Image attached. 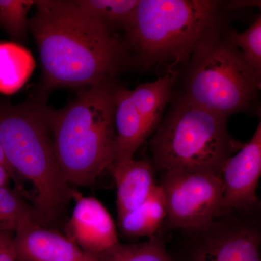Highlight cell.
<instances>
[{
	"label": "cell",
	"mask_w": 261,
	"mask_h": 261,
	"mask_svg": "<svg viewBox=\"0 0 261 261\" xmlns=\"http://www.w3.org/2000/svg\"><path fill=\"white\" fill-rule=\"evenodd\" d=\"M81 10L110 29L126 31L135 16L140 0H77Z\"/></svg>",
	"instance_id": "cell-16"
},
{
	"label": "cell",
	"mask_w": 261,
	"mask_h": 261,
	"mask_svg": "<svg viewBox=\"0 0 261 261\" xmlns=\"http://www.w3.org/2000/svg\"><path fill=\"white\" fill-rule=\"evenodd\" d=\"M0 166H5V167L10 168L12 171H13L12 168L10 167L8 160H7L6 156H5V152L4 150H3L1 144H0ZM13 172H14V171H13Z\"/></svg>",
	"instance_id": "cell-24"
},
{
	"label": "cell",
	"mask_w": 261,
	"mask_h": 261,
	"mask_svg": "<svg viewBox=\"0 0 261 261\" xmlns=\"http://www.w3.org/2000/svg\"><path fill=\"white\" fill-rule=\"evenodd\" d=\"M118 219L142 205L158 186L154 168L145 160L132 159L113 164Z\"/></svg>",
	"instance_id": "cell-13"
},
{
	"label": "cell",
	"mask_w": 261,
	"mask_h": 261,
	"mask_svg": "<svg viewBox=\"0 0 261 261\" xmlns=\"http://www.w3.org/2000/svg\"><path fill=\"white\" fill-rule=\"evenodd\" d=\"M168 226L191 231L205 227L221 214L224 187L221 175L200 171L163 173Z\"/></svg>",
	"instance_id": "cell-8"
},
{
	"label": "cell",
	"mask_w": 261,
	"mask_h": 261,
	"mask_svg": "<svg viewBox=\"0 0 261 261\" xmlns=\"http://www.w3.org/2000/svg\"><path fill=\"white\" fill-rule=\"evenodd\" d=\"M185 65L176 93L227 119L236 113L258 115L260 90L227 29L204 42Z\"/></svg>",
	"instance_id": "cell-6"
},
{
	"label": "cell",
	"mask_w": 261,
	"mask_h": 261,
	"mask_svg": "<svg viewBox=\"0 0 261 261\" xmlns=\"http://www.w3.org/2000/svg\"><path fill=\"white\" fill-rule=\"evenodd\" d=\"M29 20L42 68V92L114 81L126 61V44L74 1H35Z\"/></svg>",
	"instance_id": "cell-1"
},
{
	"label": "cell",
	"mask_w": 261,
	"mask_h": 261,
	"mask_svg": "<svg viewBox=\"0 0 261 261\" xmlns=\"http://www.w3.org/2000/svg\"><path fill=\"white\" fill-rule=\"evenodd\" d=\"M225 3L140 0L125 31L127 47L145 68L185 65L204 42L224 30Z\"/></svg>",
	"instance_id": "cell-3"
},
{
	"label": "cell",
	"mask_w": 261,
	"mask_h": 261,
	"mask_svg": "<svg viewBox=\"0 0 261 261\" xmlns=\"http://www.w3.org/2000/svg\"><path fill=\"white\" fill-rule=\"evenodd\" d=\"M225 8L228 12L248 8H256L261 10V0H233L226 2Z\"/></svg>",
	"instance_id": "cell-22"
},
{
	"label": "cell",
	"mask_w": 261,
	"mask_h": 261,
	"mask_svg": "<svg viewBox=\"0 0 261 261\" xmlns=\"http://www.w3.org/2000/svg\"><path fill=\"white\" fill-rule=\"evenodd\" d=\"M227 120L174 92L151 140L154 169L221 175L245 145L228 133Z\"/></svg>",
	"instance_id": "cell-5"
},
{
	"label": "cell",
	"mask_w": 261,
	"mask_h": 261,
	"mask_svg": "<svg viewBox=\"0 0 261 261\" xmlns=\"http://www.w3.org/2000/svg\"><path fill=\"white\" fill-rule=\"evenodd\" d=\"M14 173L10 168L0 166V188L8 186L10 178L14 175Z\"/></svg>",
	"instance_id": "cell-23"
},
{
	"label": "cell",
	"mask_w": 261,
	"mask_h": 261,
	"mask_svg": "<svg viewBox=\"0 0 261 261\" xmlns=\"http://www.w3.org/2000/svg\"><path fill=\"white\" fill-rule=\"evenodd\" d=\"M0 261H18L10 231H0Z\"/></svg>",
	"instance_id": "cell-21"
},
{
	"label": "cell",
	"mask_w": 261,
	"mask_h": 261,
	"mask_svg": "<svg viewBox=\"0 0 261 261\" xmlns=\"http://www.w3.org/2000/svg\"><path fill=\"white\" fill-rule=\"evenodd\" d=\"M187 231L193 238L192 261H260L261 214L230 211L211 224Z\"/></svg>",
	"instance_id": "cell-9"
},
{
	"label": "cell",
	"mask_w": 261,
	"mask_h": 261,
	"mask_svg": "<svg viewBox=\"0 0 261 261\" xmlns=\"http://www.w3.org/2000/svg\"><path fill=\"white\" fill-rule=\"evenodd\" d=\"M114 81L82 88L61 109L45 115L58 165L70 186L93 185L116 155Z\"/></svg>",
	"instance_id": "cell-2"
},
{
	"label": "cell",
	"mask_w": 261,
	"mask_h": 261,
	"mask_svg": "<svg viewBox=\"0 0 261 261\" xmlns=\"http://www.w3.org/2000/svg\"><path fill=\"white\" fill-rule=\"evenodd\" d=\"M176 77L177 72L170 71L133 89L117 87L113 164L134 159L139 147L158 129L174 93Z\"/></svg>",
	"instance_id": "cell-7"
},
{
	"label": "cell",
	"mask_w": 261,
	"mask_h": 261,
	"mask_svg": "<svg viewBox=\"0 0 261 261\" xmlns=\"http://www.w3.org/2000/svg\"><path fill=\"white\" fill-rule=\"evenodd\" d=\"M257 209L261 213V199H259L258 203L257 205Z\"/></svg>",
	"instance_id": "cell-25"
},
{
	"label": "cell",
	"mask_w": 261,
	"mask_h": 261,
	"mask_svg": "<svg viewBox=\"0 0 261 261\" xmlns=\"http://www.w3.org/2000/svg\"><path fill=\"white\" fill-rule=\"evenodd\" d=\"M259 212H260V211H259ZM260 214H261V213H260ZM260 261H261V233H260Z\"/></svg>",
	"instance_id": "cell-26"
},
{
	"label": "cell",
	"mask_w": 261,
	"mask_h": 261,
	"mask_svg": "<svg viewBox=\"0 0 261 261\" xmlns=\"http://www.w3.org/2000/svg\"><path fill=\"white\" fill-rule=\"evenodd\" d=\"M45 108L44 97L0 108V144L14 173L35 190L38 222L58 219L74 191L58 165Z\"/></svg>",
	"instance_id": "cell-4"
},
{
	"label": "cell",
	"mask_w": 261,
	"mask_h": 261,
	"mask_svg": "<svg viewBox=\"0 0 261 261\" xmlns=\"http://www.w3.org/2000/svg\"><path fill=\"white\" fill-rule=\"evenodd\" d=\"M98 256L99 261H173L162 240L156 236L145 243H119Z\"/></svg>",
	"instance_id": "cell-17"
},
{
	"label": "cell",
	"mask_w": 261,
	"mask_h": 261,
	"mask_svg": "<svg viewBox=\"0 0 261 261\" xmlns=\"http://www.w3.org/2000/svg\"><path fill=\"white\" fill-rule=\"evenodd\" d=\"M32 214L34 211L14 192L8 187L0 188V231H15L22 218Z\"/></svg>",
	"instance_id": "cell-20"
},
{
	"label": "cell",
	"mask_w": 261,
	"mask_h": 261,
	"mask_svg": "<svg viewBox=\"0 0 261 261\" xmlns=\"http://www.w3.org/2000/svg\"><path fill=\"white\" fill-rule=\"evenodd\" d=\"M34 68L35 61L28 49L15 43H0V93L18 92Z\"/></svg>",
	"instance_id": "cell-15"
},
{
	"label": "cell",
	"mask_w": 261,
	"mask_h": 261,
	"mask_svg": "<svg viewBox=\"0 0 261 261\" xmlns=\"http://www.w3.org/2000/svg\"><path fill=\"white\" fill-rule=\"evenodd\" d=\"M35 1L0 0V24L10 37L23 41L29 29L27 15Z\"/></svg>",
	"instance_id": "cell-19"
},
{
	"label": "cell",
	"mask_w": 261,
	"mask_h": 261,
	"mask_svg": "<svg viewBox=\"0 0 261 261\" xmlns=\"http://www.w3.org/2000/svg\"><path fill=\"white\" fill-rule=\"evenodd\" d=\"M167 208L161 186L158 185L142 205L118 219L120 230L128 238L155 236L166 222Z\"/></svg>",
	"instance_id": "cell-14"
},
{
	"label": "cell",
	"mask_w": 261,
	"mask_h": 261,
	"mask_svg": "<svg viewBox=\"0 0 261 261\" xmlns=\"http://www.w3.org/2000/svg\"><path fill=\"white\" fill-rule=\"evenodd\" d=\"M15 232L18 261H99L67 237L43 227L34 214L22 218Z\"/></svg>",
	"instance_id": "cell-11"
},
{
	"label": "cell",
	"mask_w": 261,
	"mask_h": 261,
	"mask_svg": "<svg viewBox=\"0 0 261 261\" xmlns=\"http://www.w3.org/2000/svg\"><path fill=\"white\" fill-rule=\"evenodd\" d=\"M258 116L260 121L252 138L228 160L221 173L224 193L220 216L256 209L261 178V109Z\"/></svg>",
	"instance_id": "cell-10"
},
{
	"label": "cell",
	"mask_w": 261,
	"mask_h": 261,
	"mask_svg": "<svg viewBox=\"0 0 261 261\" xmlns=\"http://www.w3.org/2000/svg\"><path fill=\"white\" fill-rule=\"evenodd\" d=\"M227 35L241 51L261 92V13L246 30L239 32L227 29Z\"/></svg>",
	"instance_id": "cell-18"
},
{
	"label": "cell",
	"mask_w": 261,
	"mask_h": 261,
	"mask_svg": "<svg viewBox=\"0 0 261 261\" xmlns=\"http://www.w3.org/2000/svg\"><path fill=\"white\" fill-rule=\"evenodd\" d=\"M73 199L75 205L65 228L67 238L97 255L119 243L112 216L99 200L76 191H73Z\"/></svg>",
	"instance_id": "cell-12"
}]
</instances>
